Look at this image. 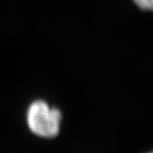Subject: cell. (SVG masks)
<instances>
[{
  "label": "cell",
  "mask_w": 153,
  "mask_h": 153,
  "mask_svg": "<svg viewBox=\"0 0 153 153\" xmlns=\"http://www.w3.org/2000/svg\"><path fill=\"white\" fill-rule=\"evenodd\" d=\"M147 153H153V151L152 152H147Z\"/></svg>",
  "instance_id": "cell-3"
},
{
  "label": "cell",
  "mask_w": 153,
  "mask_h": 153,
  "mask_svg": "<svg viewBox=\"0 0 153 153\" xmlns=\"http://www.w3.org/2000/svg\"><path fill=\"white\" fill-rule=\"evenodd\" d=\"M134 2L143 10L153 11V0H134Z\"/></svg>",
  "instance_id": "cell-2"
},
{
  "label": "cell",
  "mask_w": 153,
  "mask_h": 153,
  "mask_svg": "<svg viewBox=\"0 0 153 153\" xmlns=\"http://www.w3.org/2000/svg\"><path fill=\"white\" fill-rule=\"evenodd\" d=\"M60 110L50 106L46 101L38 100L29 105L27 123L33 134L41 138L51 139L58 135L61 124Z\"/></svg>",
  "instance_id": "cell-1"
}]
</instances>
